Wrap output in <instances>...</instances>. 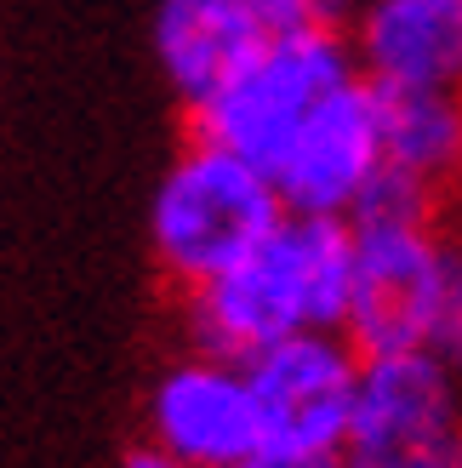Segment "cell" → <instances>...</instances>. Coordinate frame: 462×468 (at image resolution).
Instances as JSON below:
<instances>
[{
  "instance_id": "6da1fadb",
  "label": "cell",
  "mask_w": 462,
  "mask_h": 468,
  "mask_svg": "<svg viewBox=\"0 0 462 468\" xmlns=\"http://www.w3.org/2000/svg\"><path fill=\"white\" fill-rule=\"evenodd\" d=\"M354 297L349 218L286 212L268 240L228 274L183 292V325L205 355L246 360L297 332H342Z\"/></svg>"
},
{
  "instance_id": "7a4b0ae2",
  "label": "cell",
  "mask_w": 462,
  "mask_h": 468,
  "mask_svg": "<svg viewBox=\"0 0 462 468\" xmlns=\"http://www.w3.org/2000/svg\"><path fill=\"white\" fill-rule=\"evenodd\" d=\"M286 223L280 183L235 149L189 137L160 172L149 200V251L177 292L246 263L274 229Z\"/></svg>"
},
{
  "instance_id": "3957f363",
  "label": "cell",
  "mask_w": 462,
  "mask_h": 468,
  "mask_svg": "<svg viewBox=\"0 0 462 468\" xmlns=\"http://www.w3.org/2000/svg\"><path fill=\"white\" fill-rule=\"evenodd\" d=\"M349 234H354V297L342 332L365 355H417L428 292L451 246V229L440 223V195L383 172L372 195L349 212Z\"/></svg>"
},
{
  "instance_id": "277c9868",
  "label": "cell",
  "mask_w": 462,
  "mask_h": 468,
  "mask_svg": "<svg viewBox=\"0 0 462 468\" xmlns=\"http://www.w3.org/2000/svg\"><path fill=\"white\" fill-rule=\"evenodd\" d=\"M360 75L349 29L337 23H303V29H274L257 52L240 63V75L212 91L200 109H189V137L235 149L240 160L274 177L280 154L303 121L331 98L337 86Z\"/></svg>"
},
{
  "instance_id": "5b68a950",
  "label": "cell",
  "mask_w": 462,
  "mask_h": 468,
  "mask_svg": "<svg viewBox=\"0 0 462 468\" xmlns=\"http://www.w3.org/2000/svg\"><path fill=\"white\" fill-rule=\"evenodd\" d=\"M342 468H462V378L428 355H365Z\"/></svg>"
},
{
  "instance_id": "8992f818",
  "label": "cell",
  "mask_w": 462,
  "mask_h": 468,
  "mask_svg": "<svg viewBox=\"0 0 462 468\" xmlns=\"http://www.w3.org/2000/svg\"><path fill=\"white\" fill-rule=\"evenodd\" d=\"M240 366L263 417V446L342 452L365 378V348L349 332H297L246 355Z\"/></svg>"
},
{
  "instance_id": "52a82bcc",
  "label": "cell",
  "mask_w": 462,
  "mask_h": 468,
  "mask_svg": "<svg viewBox=\"0 0 462 468\" xmlns=\"http://www.w3.org/2000/svg\"><path fill=\"white\" fill-rule=\"evenodd\" d=\"M383 172V98L365 75H354L303 121V132L291 137V149L274 166V183H280L286 212L349 218Z\"/></svg>"
},
{
  "instance_id": "ba28073f",
  "label": "cell",
  "mask_w": 462,
  "mask_h": 468,
  "mask_svg": "<svg viewBox=\"0 0 462 468\" xmlns=\"http://www.w3.org/2000/svg\"><path fill=\"white\" fill-rule=\"evenodd\" d=\"M149 446L189 468H235L263 446V417L251 400L246 366L228 355H194L172 360L149 388L143 406Z\"/></svg>"
},
{
  "instance_id": "9c48e42d",
  "label": "cell",
  "mask_w": 462,
  "mask_h": 468,
  "mask_svg": "<svg viewBox=\"0 0 462 468\" xmlns=\"http://www.w3.org/2000/svg\"><path fill=\"white\" fill-rule=\"evenodd\" d=\"M349 46L377 91L462 98V0H354Z\"/></svg>"
},
{
  "instance_id": "30bf717a",
  "label": "cell",
  "mask_w": 462,
  "mask_h": 468,
  "mask_svg": "<svg viewBox=\"0 0 462 468\" xmlns=\"http://www.w3.org/2000/svg\"><path fill=\"white\" fill-rule=\"evenodd\" d=\"M268 40L246 0H160L154 6V63L183 109H200L240 75V63Z\"/></svg>"
},
{
  "instance_id": "8fae6325",
  "label": "cell",
  "mask_w": 462,
  "mask_h": 468,
  "mask_svg": "<svg viewBox=\"0 0 462 468\" xmlns=\"http://www.w3.org/2000/svg\"><path fill=\"white\" fill-rule=\"evenodd\" d=\"M388 172L446 195L462 183V98L457 91H377Z\"/></svg>"
},
{
  "instance_id": "7c38bea8",
  "label": "cell",
  "mask_w": 462,
  "mask_h": 468,
  "mask_svg": "<svg viewBox=\"0 0 462 468\" xmlns=\"http://www.w3.org/2000/svg\"><path fill=\"white\" fill-rule=\"evenodd\" d=\"M263 17V29H303V23H337V12H349L354 0H246Z\"/></svg>"
},
{
  "instance_id": "4fadbf2b",
  "label": "cell",
  "mask_w": 462,
  "mask_h": 468,
  "mask_svg": "<svg viewBox=\"0 0 462 468\" xmlns=\"http://www.w3.org/2000/svg\"><path fill=\"white\" fill-rule=\"evenodd\" d=\"M235 468H342L337 452H280V446H257Z\"/></svg>"
},
{
  "instance_id": "5bb4252c",
  "label": "cell",
  "mask_w": 462,
  "mask_h": 468,
  "mask_svg": "<svg viewBox=\"0 0 462 468\" xmlns=\"http://www.w3.org/2000/svg\"><path fill=\"white\" fill-rule=\"evenodd\" d=\"M126 468H189V463H177V457H166V452L143 446V452H131V457H126Z\"/></svg>"
}]
</instances>
